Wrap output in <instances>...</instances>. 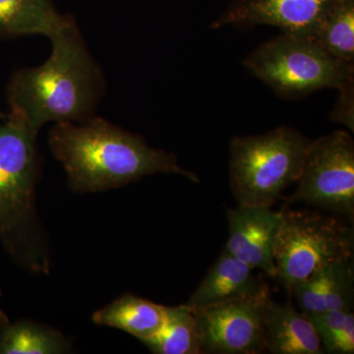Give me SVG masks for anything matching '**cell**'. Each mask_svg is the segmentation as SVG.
Here are the masks:
<instances>
[{
  "label": "cell",
  "instance_id": "1",
  "mask_svg": "<svg viewBox=\"0 0 354 354\" xmlns=\"http://www.w3.org/2000/svg\"><path fill=\"white\" fill-rule=\"evenodd\" d=\"M48 39V59L18 70L7 88L9 114L36 133L50 122L83 123L94 118L106 88L104 72L73 17Z\"/></svg>",
  "mask_w": 354,
  "mask_h": 354
},
{
  "label": "cell",
  "instance_id": "2",
  "mask_svg": "<svg viewBox=\"0 0 354 354\" xmlns=\"http://www.w3.org/2000/svg\"><path fill=\"white\" fill-rule=\"evenodd\" d=\"M48 146L77 193L113 189L158 174L200 183L196 174L178 165L174 153L152 148L139 135L97 115L83 123H55Z\"/></svg>",
  "mask_w": 354,
  "mask_h": 354
},
{
  "label": "cell",
  "instance_id": "3",
  "mask_svg": "<svg viewBox=\"0 0 354 354\" xmlns=\"http://www.w3.org/2000/svg\"><path fill=\"white\" fill-rule=\"evenodd\" d=\"M37 135L10 114L0 124V239L18 264L46 272L50 262L35 208Z\"/></svg>",
  "mask_w": 354,
  "mask_h": 354
},
{
  "label": "cell",
  "instance_id": "4",
  "mask_svg": "<svg viewBox=\"0 0 354 354\" xmlns=\"http://www.w3.org/2000/svg\"><path fill=\"white\" fill-rule=\"evenodd\" d=\"M311 139L288 127L230 141V187L239 205L271 207L297 183Z\"/></svg>",
  "mask_w": 354,
  "mask_h": 354
},
{
  "label": "cell",
  "instance_id": "5",
  "mask_svg": "<svg viewBox=\"0 0 354 354\" xmlns=\"http://www.w3.org/2000/svg\"><path fill=\"white\" fill-rule=\"evenodd\" d=\"M279 97L299 99L323 88L339 90L354 79V65L342 64L307 37L281 32L242 62Z\"/></svg>",
  "mask_w": 354,
  "mask_h": 354
},
{
  "label": "cell",
  "instance_id": "6",
  "mask_svg": "<svg viewBox=\"0 0 354 354\" xmlns=\"http://www.w3.org/2000/svg\"><path fill=\"white\" fill-rule=\"evenodd\" d=\"M274 249L276 276L288 288L342 259L353 257V225L318 212L281 209Z\"/></svg>",
  "mask_w": 354,
  "mask_h": 354
},
{
  "label": "cell",
  "instance_id": "7",
  "mask_svg": "<svg viewBox=\"0 0 354 354\" xmlns=\"http://www.w3.org/2000/svg\"><path fill=\"white\" fill-rule=\"evenodd\" d=\"M297 187L285 207L295 203L354 220V141L337 130L312 140Z\"/></svg>",
  "mask_w": 354,
  "mask_h": 354
},
{
  "label": "cell",
  "instance_id": "8",
  "mask_svg": "<svg viewBox=\"0 0 354 354\" xmlns=\"http://www.w3.org/2000/svg\"><path fill=\"white\" fill-rule=\"evenodd\" d=\"M268 295L193 309L203 353L258 354L265 351L263 312Z\"/></svg>",
  "mask_w": 354,
  "mask_h": 354
},
{
  "label": "cell",
  "instance_id": "9",
  "mask_svg": "<svg viewBox=\"0 0 354 354\" xmlns=\"http://www.w3.org/2000/svg\"><path fill=\"white\" fill-rule=\"evenodd\" d=\"M339 0H232L209 29L272 26L281 32L313 38Z\"/></svg>",
  "mask_w": 354,
  "mask_h": 354
},
{
  "label": "cell",
  "instance_id": "10",
  "mask_svg": "<svg viewBox=\"0 0 354 354\" xmlns=\"http://www.w3.org/2000/svg\"><path fill=\"white\" fill-rule=\"evenodd\" d=\"M281 218L283 211L271 207L239 205L227 209L230 235L225 250L274 278V249Z\"/></svg>",
  "mask_w": 354,
  "mask_h": 354
},
{
  "label": "cell",
  "instance_id": "11",
  "mask_svg": "<svg viewBox=\"0 0 354 354\" xmlns=\"http://www.w3.org/2000/svg\"><path fill=\"white\" fill-rule=\"evenodd\" d=\"M254 271L252 267L223 249L185 304L198 309L230 300L268 295L267 283Z\"/></svg>",
  "mask_w": 354,
  "mask_h": 354
},
{
  "label": "cell",
  "instance_id": "12",
  "mask_svg": "<svg viewBox=\"0 0 354 354\" xmlns=\"http://www.w3.org/2000/svg\"><path fill=\"white\" fill-rule=\"evenodd\" d=\"M265 351L272 354H323L320 337L309 317L291 301L279 304L268 297L263 312Z\"/></svg>",
  "mask_w": 354,
  "mask_h": 354
},
{
  "label": "cell",
  "instance_id": "13",
  "mask_svg": "<svg viewBox=\"0 0 354 354\" xmlns=\"http://www.w3.org/2000/svg\"><path fill=\"white\" fill-rule=\"evenodd\" d=\"M71 17L58 12L53 0H0V39L35 35L50 38Z\"/></svg>",
  "mask_w": 354,
  "mask_h": 354
},
{
  "label": "cell",
  "instance_id": "14",
  "mask_svg": "<svg viewBox=\"0 0 354 354\" xmlns=\"http://www.w3.org/2000/svg\"><path fill=\"white\" fill-rule=\"evenodd\" d=\"M165 318V306L150 300L124 295L95 312L93 321L134 335L140 342L157 334Z\"/></svg>",
  "mask_w": 354,
  "mask_h": 354
},
{
  "label": "cell",
  "instance_id": "15",
  "mask_svg": "<svg viewBox=\"0 0 354 354\" xmlns=\"http://www.w3.org/2000/svg\"><path fill=\"white\" fill-rule=\"evenodd\" d=\"M141 342L156 354H202L196 315L187 304L165 306L162 328Z\"/></svg>",
  "mask_w": 354,
  "mask_h": 354
},
{
  "label": "cell",
  "instance_id": "16",
  "mask_svg": "<svg viewBox=\"0 0 354 354\" xmlns=\"http://www.w3.org/2000/svg\"><path fill=\"white\" fill-rule=\"evenodd\" d=\"M68 349V342L57 330L29 321L9 324L0 312V354H55Z\"/></svg>",
  "mask_w": 354,
  "mask_h": 354
},
{
  "label": "cell",
  "instance_id": "17",
  "mask_svg": "<svg viewBox=\"0 0 354 354\" xmlns=\"http://www.w3.org/2000/svg\"><path fill=\"white\" fill-rule=\"evenodd\" d=\"M311 39L335 59L354 65V0H339Z\"/></svg>",
  "mask_w": 354,
  "mask_h": 354
},
{
  "label": "cell",
  "instance_id": "18",
  "mask_svg": "<svg viewBox=\"0 0 354 354\" xmlns=\"http://www.w3.org/2000/svg\"><path fill=\"white\" fill-rule=\"evenodd\" d=\"M308 317L325 353H354L353 309L327 310Z\"/></svg>",
  "mask_w": 354,
  "mask_h": 354
},
{
  "label": "cell",
  "instance_id": "19",
  "mask_svg": "<svg viewBox=\"0 0 354 354\" xmlns=\"http://www.w3.org/2000/svg\"><path fill=\"white\" fill-rule=\"evenodd\" d=\"M327 310L353 309L354 271L353 258L332 263L324 269Z\"/></svg>",
  "mask_w": 354,
  "mask_h": 354
},
{
  "label": "cell",
  "instance_id": "20",
  "mask_svg": "<svg viewBox=\"0 0 354 354\" xmlns=\"http://www.w3.org/2000/svg\"><path fill=\"white\" fill-rule=\"evenodd\" d=\"M288 290L297 299L302 313L313 315L326 311L325 299V272H316L310 278L297 281L288 286Z\"/></svg>",
  "mask_w": 354,
  "mask_h": 354
},
{
  "label": "cell",
  "instance_id": "21",
  "mask_svg": "<svg viewBox=\"0 0 354 354\" xmlns=\"http://www.w3.org/2000/svg\"><path fill=\"white\" fill-rule=\"evenodd\" d=\"M339 97L330 113V120L354 131V79L339 88Z\"/></svg>",
  "mask_w": 354,
  "mask_h": 354
}]
</instances>
